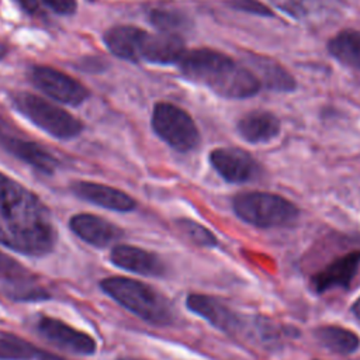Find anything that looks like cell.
Returning a JSON list of instances; mask_svg holds the SVG:
<instances>
[{
  "mask_svg": "<svg viewBox=\"0 0 360 360\" xmlns=\"http://www.w3.org/2000/svg\"><path fill=\"white\" fill-rule=\"evenodd\" d=\"M56 239L46 205L27 187L0 173V243L28 256H44Z\"/></svg>",
  "mask_w": 360,
  "mask_h": 360,
  "instance_id": "1",
  "label": "cell"
},
{
  "mask_svg": "<svg viewBox=\"0 0 360 360\" xmlns=\"http://www.w3.org/2000/svg\"><path fill=\"white\" fill-rule=\"evenodd\" d=\"M177 65L186 79L205 86L225 98H249L262 87L249 68H243L228 55L210 48L186 51Z\"/></svg>",
  "mask_w": 360,
  "mask_h": 360,
  "instance_id": "2",
  "label": "cell"
},
{
  "mask_svg": "<svg viewBox=\"0 0 360 360\" xmlns=\"http://www.w3.org/2000/svg\"><path fill=\"white\" fill-rule=\"evenodd\" d=\"M100 287L115 302L150 325L167 326L174 321L167 298L149 284L128 277H107Z\"/></svg>",
  "mask_w": 360,
  "mask_h": 360,
  "instance_id": "3",
  "label": "cell"
},
{
  "mask_svg": "<svg viewBox=\"0 0 360 360\" xmlns=\"http://www.w3.org/2000/svg\"><path fill=\"white\" fill-rule=\"evenodd\" d=\"M232 210L239 219L260 229L290 226L300 217L298 207L290 200L256 190L238 193L232 198Z\"/></svg>",
  "mask_w": 360,
  "mask_h": 360,
  "instance_id": "4",
  "label": "cell"
},
{
  "mask_svg": "<svg viewBox=\"0 0 360 360\" xmlns=\"http://www.w3.org/2000/svg\"><path fill=\"white\" fill-rule=\"evenodd\" d=\"M14 110L35 127L58 139H73L83 131V122L75 115L46 98L32 93H15L11 96Z\"/></svg>",
  "mask_w": 360,
  "mask_h": 360,
  "instance_id": "5",
  "label": "cell"
},
{
  "mask_svg": "<svg viewBox=\"0 0 360 360\" xmlns=\"http://www.w3.org/2000/svg\"><path fill=\"white\" fill-rule=\"evenodd\" d=\"M153 132L180 153L193 150L200 143L198 128L191 115L176 104L159 101L150 118Z\"/></svg>",
  "mask_w": 360,
  "mask_h": 360,
  "instance_id": "6",
  "label": "cell"
},
{
  "mask_svg": "<svg viewBox=\"0 0 360 360\" xmlns=\"http://www.w3.org/2000/svg\"><path fill=\"white\" fill-rule=\"evenodd\" d=\"M186 307L222 333L229 336L248 335L250 316L238 314L217 297L191 292L186 297Z\"/></svg>",
  "mask_w": 360,
  "mask_h": 360,
  "instance_id": "7",
  "label": "cell"
},
{
  "mask_svg": "<svg viewBox=\"0 0 360 360\" xmlns=\"http://www.w3.org/2000/svg\"><path fill=\"white\" fill-rule=\"evenodd\" d=\"M30 82L51 100L77 107L89 96V89L72 76L51 66H32L28 72Z\"/></svg>",
  "mask_w": 360,
  "mask_h": 360,
  "instance_id": "8",
  "label": "cell"
},
{
  "mask_svg": "<svg viewBox=\"0 0 360 360\" xmlns=\"http://www.w3.org/2000/svg\"><path fill=\"white\" fill-rule=\"evenodd\" d=\"M210 163L226 183L232 184L249 183L262 172L259 162L249 152L235 146L212 149Z\"/></svg>",
  "mask_w": 360,
  "mask_h": 360,
  "instance_id": "9",
  "label": "cell"
},
{
  "mask_svg": "<svg viewBox=\"0 0 360 360\" xmlns=\"http://www.w3.org/2000/svg\"><path fill=\"white\" fill-rule=\"evenodd\" d=\"M37 329L44 339L65 352L82 356L96 352V340L90 335L75 329L60 319L42 316L37 323Z\"/></svg>",
  "mask_w": 360,
  "mask_h": 360,
  "instance_id": "10",
  "label": "cell"
},
{
  "mask_svg": "<svg viewBox=\"0 0 360 360\" xmlns=\"http://www.w3.org/2000/svg\"><path fill=\"white\" fill-rule=\"evenodd\" d=\"M360 269V249L342 255L314 273L311 287L316 294L328 292L333 288L347 290Z\"/></svg>",
  "mask_w": 360,
  "mask_h": 360,
  "instance_id": "11",
  "label": "cell"
},
{
  "mask_svg": "<svg viewBox=\"0 0 360 360\" xmlns=\"http://www.w3.org/2000/svg\"><path fill=\"white\" fill-rule=\"evenodd\" d=\"M110 260L117 267L135 274L148 277H163L166 274V266L163 260L153 252L138 246L117 245L111 250Z\"/></svg>",
  "mask_w": 360,
  "mask_h": 360,
  "instance_id": "12",
  "label": "cell"
},
{
  "mask_svg": "<svg viewBox=\"0 0 360 360\" xmlns=\"http://www.w3.org/2000/svg\"><path fill=\"white\" fill-rule=\"evenodd\" d=\"M72 191L79 198L111 211L129 212L135 210L136 205L135 200L129 194L94 181H75Z\"/></svg>",
  "mask_w": 360,
  "mask_h": 360,
  "instance_id": "13",
  "label": "cell"
},
{
  "mask_svg": "<svg viewBox=\"0 0 360 360\" xmlns=\"http://www.w3.org/2000/svg\"><path fill=\"white\" fill-rule=\"evenodd\" d=\"M186 52L181 35L173 32L146 34L142 48L141 60L155 65H173L180 60Z\"/></svg>",
  "mask_w": 360,
  "mask_h": 360,
  "instance_id": "14",
  "label": "cell"
},
{
  "mask_svg": "<svg viewBox=\"0 0 360 360\" xmlns=\"http://www.w3.org/2000/svg\"><path fill=\"white\" fill-rule=\"evenodd\" d=\"M69 226L76 236L96 248H105L122 236L121 228L93 214L73 215Z\"/></svg>",
  "mask_w": 360,
  "mask_h": 360,
  "instance_id": "15",
  "label": "cell"
},
{
  "mask_svg": "<svg viewBox=\"0 0 360 360\" xmlns=\"http://www.w3.org/2000/svg\"><path fill=\"white\" fill-rule=\"evenodd\" d=\"M148 31L135 25H115L103 34L105 48L117 58L128 62L141 60V48Z\"/></svg>",
  "mask_w": 360,
  "mask_h": 360,
  "instance_id": "16",
  "label": "cell"
},
{
  "mask_svg": "<svg viewBox=\"0 0 360 360\" xmlns=\"http://www.w3.org/2000/svg\"><path fill=\"white\" fill-rule=\"evenodd\" d=\"M238 134L249 143H266L277 138L281 129L280 120L270 111H250L236 124Z\"/></svg>",
  "mask_w": 360,
  "mask_h": 360,
  "instance_id": "17",
  "label": "cell"
},
{
  "mask_svg": "<svg viewBox=\"0 0 360 360\" xmlns=\"http://www.w3.org/2000/svg\"><path fill=\"white\" fill-rule=\"evenodd\" d=\"M0 146L10 155L15 156L17 159L22 160L24 163L32 166L42 173H52L58 166L56 158L35 142L21 139L8 134L1 139Z\"/></svg>",
  "mask_w": 360,
  "mask_h": 360,
  "instance_id": "18",
  "label": "cell"
},
{
  "mask_svg": "<svg viewBox=\"0 0 360 360\" xmlns=\"http://www.w3.org/2000/svg\"><path fill=\"white\" fill-rule=\"evenodd\" d=\"M248 63L260 84L269 90L292 91L297 87L292 75L269 56L250 55L248 56Z\"/></svg>",
  "mask_w": 360,
  "mask_h": 360,
  "instance_id": "19",
  "label": "cell"
},
{
  "mask_svg": "<svg viewBox=\"0 0 360 360\" xmlns=\"http://www.w3.org/2000/svg\"><path fill=\"white\" fill-rule=\"evenodd\" d=\"M314 336L321 346L336 354L349 356L360 349V336L339 325L318 326L314 329Z\"/></svg>",
  "mask_w": 360,
  "mask_h": 360,
  "instance_id": "20",
  "label": "cell"
},
{
  "mask_svg": "<svg viewBox=\"0 0 360 360\" xmlns=\"http://www.w3.org/2000/svg\"><path fill=\"white\" fill-rule=\"evenodd\" d=\"M329 53L340 63L360 70V31L347 28L339 31L328 42Z\"/></svg>",
  "mask_w": 360,
  "mask_h": 360,
  "instance_id": "21",
  "label": "cell"
},
{
  "mask_svg": "<svg viewBox=\"0 0 360 360\" xmlns=\"http://www.w3.org/2000/svg\"><path fill=\"white\" fill-rule=\"evenodd\" d=\"M148 18L149 22L160 32H173L181 35V32L187 31L193 25L191 18L184 11L174 7L152 8Z\"/></svg>",
  "mask_w": 360,
  "mask_h": 360,
  "instance_id": "22",
  "label": "cell"
},
{
  "mask_svg": "<svg viewBox=\"0 0 360 360\" xmlns=\"http://www.w3.org/2000/svg\"><path fill=\"white\" fill-rule=\"evenodd\" d=\"M44 350L7 332H0V360H41Z\"/></svg>",
  "mask_w": 360,
  "mask_h": 360,
  "instance_id": "23",
  "label": "cell"
},
{
  "mask_svg": "<svg viewBox=\"0 0 360 360\" xmlns=\"http://www.w3.org/2000/svg\"><path fill=\"white\" fill-rule=\"evenodd\" d=\"M276 8L292 17L294 20H309L318 15L328 6H332V0H269Z\"/></svg>",
  "mask_w": 360,
  "mask_h": 360,
  "instance_id": "24",
  "label": "cell"
},
{
  "mask_svg": "<svg viewBox=\"0 0 360 360\" xmlns=\"http://www.w3.org/2000/svg\"><path fill=\"white\" fill-rule=\"evenodd\" d=\"M180 235L190 243L200 248H217L218 238L204 225L190 218H179L174 222Z\"/></svg>",
  "mask_w": 360,
  "mask_h": 360,
  "instance_id": "25",
  "label": "cell"
},
{
  "mask_svg": "<svg viewBox=\"0 0 360 360\" xmlns=\"http://www.w3.org/2000/svg\"><path fill=\"white\" fill-rule=\"evenodd\" d=\"M0 278L10 284L31 281L32 276L15 259L0 252Z\"/></svg>",
  "mask_w": 360,
  "mask_h": 360,
  "instance_id": "26",
  "label": "cell"
},
{
  "mask_svg": "<svg viewBox=\"0 0 360 360\" xmlns=\"http://www.w3.org/2000/svg\"><path fill=\"white\" fill-rule=\"evenodd\" d=\"M31 281L11 284V290H10L8 295L13 297L14 300H22V301H28V300H31V301L48 300L49 294L44 288H41V287H32L30 284Z\"/></svg>",
  "mask_w": 360,
  "mask_h": 360,
  "instance_id": "27",
  "label": "cell"
},
{
  "mask_svg": "<svg viewBox=\"0 0 360 360\" xmlns=\"http://www.w3.org/2000/svg\"><path fill=\"white\" fill-rule=\"evenodd\" d=\"M229 7L238 11L260 15V17H274V13L259 0H229Z\"/></svg>",
  "mask_w": 360,
  "mask_h": 360,
  "instance_id": "28",
  "label": "cell"
},
{
  "mask_svg": "<svg viewBox=\"0 0 360 360\" xmlns=\"http://www.w3.org/2000/svg\"><path fill=\"white\" fill-rule=\"evenodd\" d=\"M42 3L59 15H72L77 8L76 0H42Z\"/></svg>",
  "mask_w": 360,
  "mask_h": 360,
  "instance_id": "29",
  "label": "cell"
},
{
  "mask_svg": "<svg viewBox=\"0 0 360 360\" xmlns=\"http://www.w3.org/2000/svg\"><path fill=\"white\" fill-rule=\"evenodd\" d=\"M25 13L34 14L39 7V0H14Z\"/></svg>",
  "mask_w": 360,
  "mask_h": 360,
  "instance_id": "30",
  "label": "cell"
},
{
  "mask_svg": "<svg viewBox=\"0 0 360 360\" xmlns=\"http://www.w3.org/2000/svg\"><path fill=\"white\" fill-rule=\"evenodd\" d=\"M350 311H352V314L356 316V319L360 322V297L353 302Z\"/></svg>",
  "mask_w": 360,
  "mask_h": 360,
  "instance_id": "31",
  "label": "cell"
},
{
  "mask_svg": "<svg viewBox=\"0 0 360 360\" xmlns=\"http://www.w3.org/2000/svg\"><path fill=\"white\" fill-rule=\"evenodd\" d=\"M8 135V132H7V125H6V122L0 118V142H1V139L4 138V136H7Z\"/></svg>",
  "mask_w": 360,
  "mask_h": 360,
  "instance_id": "32",
  "label": "cell"
},
{
  "mask_svg": "<svg viewBox=\"0 0 360 360\" xmlns=\"http://www.w3.org/2000/svg\"><path fill=\"white\" fill-rule=\"evenodd\" d=\"M7 52H8L7 45H6V44H3V42L0 41V60L7 55Z\"/></svg>",
  "mask_w": 360,
  "mask_h": 360,
  "instance_id": "33",
  "label": "cell"
},
{
  "mask_svg": "<svg viewBox=\"0 0 360 360\" xmlns=\"http://www.w3.org/2000/svg\"><path fill=\"white\" fill-rule=\"evenodd\" d=\"M353 239H354V243H356V245H359V246H360V235H357V236H354V238H353Z\"/></svg>",
  "mask_w": 360,
  "mask_h": 360,
  "instance_id": "34",
  "label": "cell"
},
{
  "mask_svg": "<svg viewBox=\"0 0 360 360\" xmlns=\"http://www.w3.org/2000/svg\"><path fill=\"white\" fill-rule=\"evenodd\" d=\"M118 360H142V359H135V357H121Z\"/></svg>",
  "mask_w": 360,
  "mask_h": 360,
  "instance_id": "35",
  "label": "cell"
},
{
  "mask_svg": "<svg viewBox=\"0 0 360 360\" xmlns=\"http://www.w3.org/2000/svg\"><path fill=\"white\" fill-rule=\"evenodd\" d=\"M87 1H96V0H87Z\"/></svg>",
  "mask_w": 360,
  "mask_h": 360,
  "instance_id": "36",
  "label": "cell"
}]
</instances>
